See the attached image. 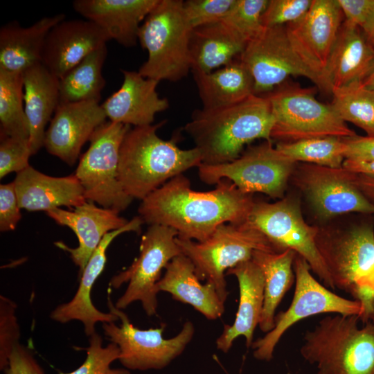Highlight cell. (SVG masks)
Listing matches in <instances>:
<instances>
[{
  "instance_id": "cell-1",
  "label": "cell",
  "mask_w": 374,
  "mask_h": 374,
  "mask_svg": "<svg viewBox=\"0 0 374 374\" xmlns=\"http://www.w3.org/2000/svg\"><path fill=\"white\" fill-rule=\"evenodd\" d=\"M255 202L252 194L229 180L222 179L213 190L196 191L181 174L141 200L138 212L149 225L169 226L178 238L202 242L223 224L247 221Z\"/></svg>"
},
{
  "instance_id": "cell-2",
  "label": "cell",
  "mask_w": 374,
  "mask_h": 374,
  "mask_svg": "<svg viewBox=\"0 0 374 374\" xmlns=\"http://www.w3.org/2000/svg\"><path fill=\"white\" fill-rule=\"evenodd\" d=\"M274 123L267 98L253 94L228 107L196 109L184 130L199 151L202 163L217 165L235 159L254 140L271 141Z\"/></svg>"
},
{
  "instance_id": "cell-3",
  "label": "cell",
  "mask_w": 374,
  "mask_h": 374,
  "mask_svg": "<svg viewBox=\"0 0 374 374\" xmlns=\"http://www.w3.org/2000/svg\"><path fill=\"white\" fill-rule=\"evenodd\" d=\"M165 124L134 127L125 136L120 149L118 179L132 199L143 200L176 176L202 163L196 148L181 149L177 140H163L157 131Z\"/></svg>"
},
{
  "instance_id": "cell-4",
  "label": "cell",
  "mask_w": 374,
  "mask_h": 374,
  "mask_svg": "<svg viewBox=\"0 0 374 374\" xmlns=\"http://www.w3.org/2000/svg\"><path fill=\"white\" fill-rule=\"evenodd\" d=\"M357 315L321 319L303 336L300 353L317 374H374V324L358 326Z\"/></svg>"
},
{
  "instance_id": "cell-5",
  "label": "cell",
  "mask_w": 374,
  "mask_h": 374,
  "mask_svg": "<svg viewBox=\"0 0 374 374\" xmlns=\"http://www.w3.org/2000/svg\"><path fill=\"white\" fill-rule=\"evenodd\" d=\"M181 0H159L141 24L138 40L148 52L140 74L159 82H177L191 71L192 33Z\"/></svg>"
},
{
  "instance_id": "cell-6",
  "label": "cell",
  "mask_w": 374,
  "mask_h": 374,
  "mask_svg": "<svg viewBox=\"0 0 374 374\" xmlns=\"http://www.w3.org/2000/svg\"><path fill=\"white\" fill-rule=\"evenodd\" d=\"M176 242L194 265L199 280L213 284L224 302L229 294L225 271L251 259L254 251H281L249 220L223 224L202 242L177 236Z\"/></svg>"
},
{
  "instance_id": "cell-7",
  "label": "cell",
  "mask_w": 374,
  "mask_h": 374,
  "mask_svg": "<svg viewBox=\"0 0 374 374\" xmlns=\"http://www.w3.org/2000/svg\"><path fill=\"white\" fill-rule=\"evenodd\" d=\"M274 119L271 139L290 143L326 136L355 135L330 105L317 100L314 91L283 83L265 95Z\"/></svg>"
},
{
  "instance_id": "cell-8",
  "label": "cell",
  "mask_w": 374,
  "mask_h": 374,
  "mask_svg": "<svg viewBox=\"0 0 374 374\" xmlns=\"http://www.w3.org/2000/svg\"><path fill=\"white\" fill-rule=\"evenodd\" d=\"M130 129V125L112 121L99 126L90 138L89 147L75 172L87 201L119 213L133 200L118 179L120 149Z\"/></svg>"
},
{
  "instance_id": "cell-9",
  "label": "cell",
  "mask_w": 374,
  "mask_h": 374,
  "mask_svg": "<svg viewBox=\"0 0 374 374\" xmlns=\"http://www.w3.org/2000/svg\"><path fill=\"white\" fill-rule=\"evenodd\" d=\"M177 235V231L169 226L157 224L148 226L141 239L139 257L109 281V287L114 289L128 283L116 302V308L123 310L134 301H140L148 316L157 314V285L161 271L174 258L182 254L176 242Z\"/></svg>"
},
{
  "instance_id": "cell-10",
  "label": "cell",
  "mask_w": 374,
  "mask_h": 374,
  "mask_svg": "<svg viewBox=\"0 0 374 374\" xmlns=\"http://www.w3.org/2000/svg\"><path fill=\"white\" fill-rule=\"evenodd\" d=\"M296 163L273 147L271 141H265L230 162L201 163L197 169L200 180L207 184L216 185L222 179H227L242 193H262L282 199Z\"/></svg>"
},
{
  "instance_id": "cell-11",
  "label": "cell",
  "mask_w": 374,
  "mask_h": 374,
  "mask_svg": "<svg viewBox=\"0 0 374 374\" xmlns=\"http://www.w3.org/2000/svg\"><path fill=\"white\" fill-rule=\"evenodd\" d=\"M293 268L295 290L290 307L278 312L274 318V328L251 345L253 357L258 360L270 361L283 334L303 319L322 313L357 315L360 319L363 314V306L359 301L341 297L323 286L312 276L307 261L297 254Z\"/></svg>"
},
{
  "instance_id": "cell-12",
  "label": "cell",
  "mask_w": 374,
  "mask_h": 374,
  "mask_svg": "<svg viewBox=\"0 0 374 374\" xmlns=\"http://www.w3.org/2000/svg\"><path fill=\"white\" fill-rule=\"evenodd\" d=\"M239 60L253 77L255 95L269 93L291 75L305 77L319 89L332 93L330 84L312 71L296 51L285 26L263 27L247 44Z\"/></svg>"
},
{
  "instance_id": "cell-13",
  "label": "cell",
  "mask_w": 374,
  "mask_h": 374,
  "mask_svg": "<svg viewBox=\"0 0 374 374\" xmlns=\"http://www.w3.org/2000/svg\"><path fill=\"white\" fill-rule=\"evenodd\" d=\"M107 306L121 323L117 326L115 322L103 323L102 328L105 336L118 346V360L127 369L163 368L183 353L193 337L195 327L190 321L184 323L177 335L165 339V324L159 328L141 330L131 323L122 310L116 308L109 297Z\"/></svg>"
},
{
  "instance_id": "cell-14",
  "label": "cell",
  "mask_w": 374,
  "mask_h": 374,
  "mask_svg": "<svg viewBox=\"0 0 374 374\" xmlns=\"http://www.w3.org/2000/svg\"><path fill=\"white\" fill-rule=\"evenodd\" d=\"M248 220L280 251L290 249L304 258L326 287L335 289L316 245L318 227L305 222L296 199L255 202Z\"/></svg>"
},
{
  "instance_id": "cell-15",
  "label": "cell",
  "mask_w": 374,
  "mask_h": 374,
  "mask_svg": "<svg viewBox=\"0 0 374 374\" xmlns=\"http://www.w3.org/2000/svg\"><path fill=\"white\" fill-rule=\"evenodd\" d=\"M317 249L335 287L354 296L374 270V231L360 225L348 229L319 228Z\"/></svg>"
},
{
  "instance_id": "cell-16",
  "label": "cell",
  "mask_w": 374,
  "mask_h": 374,
  "mask_svg": "<svg viewBox=\"0 0 374 374\" xmlns=\"http://www.w3.org/2000/svg\"><path fill=\"white\" fill-rule=\"evenodd\" d=\"M293 174L296 184L321 219L350 212L374 214V204L353 183L351 172L344 168L304 163L296 166Z\"/></svg>"
},
{
  "instance_id": "cell-17",
  "label": "cell",
  "mask_w": 374,
  "mask_h": 374,
  "mask_svg": "<svg viewBox=\"0 0 374 374\" xmlns=\"http://www.w3.org/2000/svg\"><path fill=\"white\" fill-rule=\"evenodd\" d=\"M343 19L337 0H312L310 8L302 18L285 25L296 51L331 88L326 69Z\"/></svg>"
},
{
  "instance_id": "cell-18",
  "label": "cell",
  "mask_w": 374,
  "mask_h": 374,
  "mask_svg": "<svg viewBox=\"0 0 374 374\" xmlns=\"http://www.w3.org/2000/svg\"><path fill=\"white\" fill-rule=\"evenodd\" d=\"M106 118L98 102L60 103L46 131L44 147L51 154L73 166L83 145Z\"/></svg>"
},
{
  "instance_id": "cell-19",
  "label": "cell",
  "mask_w": 374,
  "mask_h": 374,
  "mask_svg": "<svg viewBox=\"0 0 374 374\" xmlns=\"http://www.w3.org/2000/svg\"><path fill=\"white\" fill-rule=\"evenodd\" d=\"M143 220L139 215L133 217L125 226L107 233L90 257L82 274L78 289L68 303L58 305L51 313V318L57 322L65 323L72 320L81 321L85 334L90 337L96 332L95 325L98 322L112 323L119 320L112 312L98 310L91 301V293L93 285L103 272L107 260L106 251L111 242L119 235L130 231L139 232Z\"/></svg>"
},
{
  "instance_id": "cell-20",
  "label": "cell",
  "mask_w": 374,
  "mask_h": 374,
  "mask_svg": "<svg viewBox=\"0 0 374 374\" xmlns=\"http://www.w3.org/2000/svg\"><path fill=\"white\" fill-rule=\"evenodd\" d=\"M106 33L89 20H63L48 33L41 63L60 79L87 55L106 44Z\"/></svg>"
},
{
  "instance_id": "cell-21",
  "label": "cell",
  "mask_w": 374,
  "mask_h": 374,
  "mask_svg": "<svg viewBox=\"0 0 374 374\" xmlns=\"http://www.w3.org/2000/svg\"><path fill=\"white\" fill-rule=\"evenodd\" d=\"M118 213L113 209L98 207L89 201L73 210L57 208L46 211L47 215L57 224L68 226L75 233L79 243L77 247L71 248L62 242H56L55 244L69 253L71 260L79 267V276L103 237L129 222Z\"/></svg>"
},
{
  "instance_id": "cell-22",
  "label": "cell",
  "mask_w": 374,
  "mask_h": 374,
  "mask_svg": "<svg viewBox=\"0 0 374 374\" xmlns=\"http://www.w3.org/2000/svg\"><path fill=\"white\" fill-rule=\"evenodd\" d=\"M121 71L123 81L120 89L101 105L107 118L134 127L152 125L155 115L169 107L168 100L157 91L159 82L145 78L139 71Z\"/></svg>"
},
{
  "instance_id": "cell-23",
  "label": "cell",
  "mask_w": 374,
  "mask_h": 374,
  "mask_svg": "<svg viewBox=\"0 0 374 374\" xmlns=\"http://www.w3.org/2000/svg\"><path fill=\"white\" fill-rule=\"evenodd\" d=\"M159 0H75L73 9L103 30L109 39L134 46L141 22Z\"/></svg>"
},
{
  "instance_id": "cell-24",
  "label": "cell",
  "mask_w": 374,
  "mask_h": 374,
  "mask_svg": "<svg viewBox=\"0 0 374 374\" xmlns=\"http://www.w3.org/2000/svg\"><path fill=\"white\" fill-rule=\"evenodd\" d=\"M238 281L239 305L231 325H224L222 333L216 340L218 350L227 353L233 341L240 336L246 339L247 348L251 346L253 333L259 324L264 303L265 277L262 269L251 259L238 264L226 271Z\"/></svg>"
},
{
  "instance_id": "cell-25",
  "label": "cell",
  "mask_w": 374,
  "mask_h": 374,
  "mask_svg": "<svg viewBox=\"0 0 374 374\" xmlns=\"http://www.w3.org/2000/svg\"><path fill=\"white\" fill-rule=\"evenodd\" d=\"M13 182L20 208L30 211L46 212L60 206L76 208L87 202L75 174L51 177L29 166L17 173Z\"/></svg>"
},
{
  "instance_id": "cell-26",
  "label": "cell",
  "mask_w": 374,
  "mask_h": 374,
  "mask_svg": "<svg viewBox=\"0 0 374 374\" xmlns=\"http://www.w3.org/2000/svg\"><path fill=\"white\" fill-rule=\"evenodd\" d=\"M200 281L194 265L182 253L167 265L157 290L170 293L173 299L193 306L209 320L217 319L224 312V302L213 284Z\"/></svg>"
},
{
  "instance_id": "cell-27",
  "label": "cell",
  "mask_w": 374,
  "mask_h": 374,
  "mask_svg": "<svg viewBox=\"0 0 374 374\" xmlns=\"http://www.w3.org/2000/svg\"><path fill=\"white\" fill-rule=\"evenodd\" d=\"M24 109L32 155L44 146L46 127L60 104L59 79L42 63L23 73Z\"/></svg>"
},
{
  "instance_id": "cell-28",
  "label": "cell",
  "mask_w": 374,
  "mask_h": 374,
  "mask_svg": "<svg viewBox=\"0 0 374 374\" xmlns=\"http://www.w3.org/2000/svg\"><path fill=\"white\" fill-rule=\"evenodd\" d=\"M373 62L374 47L362 29L344 21L326 69V76L332 88L362 82Z\"/></svg>"
},
{
  "instance_id": "cell-29",
  "label": "cell",
  "mask_w": 374,
  "mask_h": 374,
  "mask_svg": "<svg viewBox=\"0 0 374 374\" xmlns=\"http://www.w3.org/2000/svg\"><path fill=\"white\" fill-rule=\"evenodd\" d=\"M64 19L65 15L61 13L42 18L26 28L15 22L2 26L0 29V68L23 73L41 63L48 33Z\"/></svg>"
},
{
  "instance_id": "cell-30",
  "label": "cell",
  "mask_w": 374,
  "mask_h": 374,
  "mask_svg": "<svg viewBox=\"0 0 374 374\" xmlns=\"http://www.w3.org/2000/svg\"><path fill=\"white\" fill-rule=\"evenodd\" d=\"M202 109L212 110L240 103L254 94V82L240 60L210 73L192 69Z\"/></svg>"
},
{
  "instance_id": "cell-31",
  "label": "cell",
  "mask_w": 374,
  "mask_h": 374,
  "mask_svg": "<svg viewBox=\"0 0 374 374\" xmlns=\"http://www.w3.org/2000/svg\"><path fill=\"white\" fill-rule=\"evenodd\" d=\"M246 45L222 21L193 28L190 40L191 70L210 73L226 66L240 55Z\"/></svg>"
},
{
  "instance_id": "cell-32",
  "label": "cell",
  "mask_w": 374,
  "mask_h": 374,
  "mask_svg": "<svg viewBox=\"0 0 374 374\" xmlns=\"http://www.w3.org/2000/svg\"><path fill=\"white\" fill-rule=\"evenodd\" d=\"M296 256L290 249L275 252L256 250L252 254L251 260L265 277L264 303L258 326L265 333L274 328L276 310L295 281L293 265Z\"/></svg>"
},
{
  "instance_id": "cell-33",
  "label": "cell",
  "mask_w": 374,
  "mask_h": 374,
  "mask_svg": "<svg viewBox=\"0 0 374 374\" xmlns=\"http://www.w3.org/2000/svg\"><path fill=\"white\" fill-rule=\"evenodd\" d=\"M106 44L93 51L59 79L60 103L100 101L105 85L102 71Z\"/></svg>"
},
{
  "instance_id": "cell-34",
  "label": "cell",
  "mask_w": 374,
  "mask_h": 374,
  "mask_svg": "<svg viewBox=\"0 0 374 374\" xmlns=\"http://www.w3.org/2000/svg\"><path fill=\"white\" fill-rule=\"evenodd\" d=\"M24 103L23 73L0 68V134L28 139Z\"/></svg>"
},
{
  "instance_id": "cell-35",
  "label": "cell",
  "mask_w": 374,
  "mask_h": 374,
  "mask_svg": "<svg viewBox=\"0 0 374 374\" xmlns=\"http://www.w3.org/2000/svg\"><path fill=\"white\" fill-rule=\"evenodd\" d=\"M330 104L338 116L362 129L367 136H374V90L362 82L332 88Z\"/></svg>"
},
{
  "instance_id": "cell-36",
  "label": "cell",
  "mask_w": 374,
  "mask_h": 374,
  "mask_svg": "<svg viewBox=\"0 0 374 374\" xmlns=\"http://www.w3.org/2000/svg\"><path fill=\"white\" fill-rule=\"evenodd\" d=\"M276 149L295 162L340 168L345 160L343 138L326 136L295 142H280Z\"/></svg>"
},
{
  "instance_id": "cell-37",
  "label": "cell",
  "mask_w": 374,
  "mask_h": 374,
  "mask_svg": "<svg viewBox=\"0 0 374 374\" xmlns=\"http://www.w3.org/2000/svg\"><path fill=\"white\" fill-rule=\"evenodd\" d=\"M268 2L269 0H235L222 21L247 44L262 29V15Z\"/></svg>"
},
{
  "instance_id": "cell-38",
  "label": "cell",
  "mask_w": 374,
  "mask_h": 374,
  "mask_svg": "<svg viewBox=\"0 0 374 374\" xmlns=\"http://www.w3.org/2000/svg\"><path fill=\"white\" fill-rule=\"evenodd\" d=\"M87 357L84 362L70 373L60 371L58 374H131L124 368H112L111 364L120 357V350L114 343L103 346V339L97 332L89 337V345L85 348Z\"/></svg>"
},
{
  "instance_id": "cell-39",
  "label": "cell",
  "mask_w": 374,
  "mask_h": 374,
  "mask_svg": "<svg viewBox=\"0 0 374 374\" xmlns=\"http://www.w3.org/2000/svg\"><path fill=\"white\" fill-rule=\"evenodd\" d=\"M16 303L5 296H0V369L8 364L14 347L19 342L20 328L16 317Z\"/></svg>"
},
{
  "instance_id": "cell-40",
  "label": "cell",
  "mask_w": 374,
  "mask_h": 374,
  "mask_svg": "<svg viewBox=\"0 0 374 374\" xmlns=\"http://www.w3.org/2000/svg\"><path fill=\"white\" fill-rule=\"evenodd\" d=\"M235 0H187L183 1L186 17L192 27L222 21L235 3Z\"/></svg>"
},
{
  "instance_id": "cell-41",
  "label": "cell",
  "mask_w": 374,
  "mask_h": 374,
  "mask_svg": "<svg viewBox=\"0 0 374 374\" xmlns=\"http://www.w3.org/2000/svg\"><path fill=\"white\" fill-rule=\"evenodd\" d=\"M31 155L28 139L0 134V178L12 172L18 173L28 168Z\"/></svg>"
},
{
  "instance_id": "cell-42",
  "label": "cell",
  "mask_w": 374,
  "mask_h": 374,
  "mask_svg": "<svg viewBox=\"0 0 374 374\" xmlns=\"http://www.w3.org/2000/svg\"><path fill=\"white\" fill-rule=\"evenodd\" d=\"M312 0H269L262 15L263 27L285 26L302 18Z\"/></svg>"
},
{
  "instance_id": "cell-43",
  "label": "cell",
  "mask_w": 374,
  "mask_h": 374,
  "mask_svg": "<svg viewBox=\"0 0 374 374\" xmlns=\"http://www.w3.org/2000/svg\"><path fill=\"white\" fill-rule=\"evenodd\" d=\"M14 182L0 186V231L15 229L21 215Z\"/></svg>"
},
{
  "instance_id": "cell-44",
  "label": "cell",
  "mask_w": 374,
  "mask_h": 374,
  "mask_svg": "<svg viewBox=\"0 0 374 374\" xmlns=\"http://www.w3.org/2000/svg\"><path fill=\"white\" fill-rule=\"evenodd\" d=\"M5 374H45L28 348L18 343L9 357Z\"/></svg>"
},
{
  "instance_id": "cell-45",
  "label": "cell",
  "mask_w": 374,
  "mask_h": 374,
  "mask_svg": "<svg viewBox=\"0 0 374 374\" xmlns=\"http://www.w3.org/2000/svg\"><path fill=\"white\" fill-rule=\"evenodd\" d=\"M343 140L345 159L374 161V136L355 134Z\"/></svg>"
},
{
  "instance_id": "cell-46",
  "label": "cell",
  "mask_w": 374,
  "mask_h": 374,
  "mask_svg": "<svg viewBox=\"0 0 374 374\" xmlns=\"http://www.w3.org/2000/svg\"><path fill=\"white\" fill-rule=\"evenodd\" d=\"M344 21L360 28L374 9V0H337Z\"/></svg>"
},
{
  "instance_id": "cell-47",
  "label": "cell",
  "mask_w": 374,
  "mask_h": 374,
  "mask_svg": "<svg viewBox=\"0 0 374 374\" xmlns=\"http://www.w3.org/2000/svg\"><path fill=\"white\" fill-rule=\"evenodd\" d=\"M355 300L359 301L364 309L360 320L365 323L370 321L374 324V289L359 287L355 296Z\"/></svg>"
},
{
  "instance_id": "cell-48",
  "label": "cell",
  "mask_w": 374,
  "mask_h": 374,
  "mask_svg": "<svg viewBox=\"0 0 374 374\" xmlns=\"http://www.w3.org/2000/svg\"><path fill=\"white\" fill-rule=\"evenodd\" d=\"M342 168L351 172L374 179V161L345 159Z\"/></svg>"
},
{
  "instance_id": "cell-49",
  "label": "cell",
  "mask_w": 374,
  "mask_h": 374,
  "mask_svg": "<svg viewBox=\"0 0 374 374\" xmlns=\"http://www.w3.org/2000/svg\"><path fill=\"white\" fill-rule=\"evenodd\" d=\"M352 173V179L363 195L374 204V179L359 174Z\"/></svg>"
},
{
  "instance_id": "cell-50",
  "label": "cell",
  "mask_w": 374,
  "mask_h": 374,
  "mask_svg": "<svg viewBox=\"0 0 374 374\" xmlns=\"http://www.w3.org/2000/svg\"><path fill=\"white\" fill-rule=\"evenodd\" d=\"M361 28L368 42L374 47V9L370 13L366 22Z\"/></svg>"
},
{
  "instance_id": "cell-51",
  "label": "cell",
  "mask_w": 374,
  "mask_h": 374,
  "mask_svg": "<svg viewBox=\"0 0 374 374\" xmlns=\"http://www.w3.org/2000/svg\"><path fill=\"white\" fill-rule=\"evenodd\" d=\"M362 83L367 88L374 90V62L373 66Z\"/></svg>"
}]
</instances>
